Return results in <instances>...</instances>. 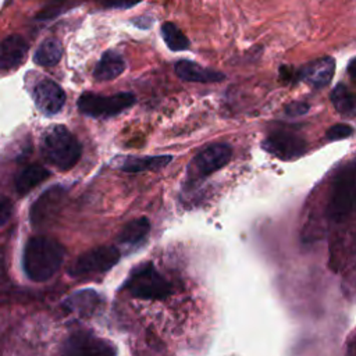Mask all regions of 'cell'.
Instances as JSON below:
<instances>
[{"instance_id": "16", "label": "cell", "mask_w": 356, "mask_h": 356, "mask_svg": "<svg viewBox=\"0 0 356 356\" xmlns=\"http://www.w3.org/2000/svg\"><path fill=\"white\" fill-rule=\"evenodd\" d=\"M50 175L49 170L40 164H29L21 168L15 177V189L18 193L24 195L39 185Z\"/></svg>"}, {"instance_id": "3", "label": "cell", "mask_w": 356, "mask_h": 356, "mask_svg": "<svg viewBox=\"0 0 356 356\" xmlns=\"http://www.w3.org/2000/svg\"><path fill=\"white\" fill-rule=\"evenodd\" d=\"M356 207V161L349 163L337 174L330 202L328 216L335 222L346 221Z\"/></svg>"}, {"instance_id": "10", "label": "cell", "mask_w": 356, "mask_h": 356, "mask_svg": "<svg viewBox=\"0 0 356 356\" xmlns=\"http://www.w3.org/2000/svg\"><path fill=\"white\" fill-rule=\"evenodd\" d=\"M232 149L228 143H214L203 149L195 157V170L200 177H207L222 168L231 159Z\"/></svg>"}, {"instance_id": "8", "label": "cell", "mask_w": 356, "mask_h": 356, "mask_svg": "<svg viewBox=\"0 0 356 356\" xmlns=\"http://www.w3.org/2000/svg\"><path fill=\"white\" fill-rule=\"evenodd\" d=\"M64 196L65 189L63 186H51L44 193H42L31 207L29 217L32 225L39 227L50 221L60 210Z\"/></svg>"}, {"instance_id": "17", "label": "cell", "mask_w": 356, "mask_h": 356, "mask_svg": "<svg viewBox=\"0 0 356 356\" xmlns=\"http://www.w3.org/2000/svg\"><path fill=\"white\" fill-rule=\"evenodd\" d=\"M172 160L170 154L149 156V157H124L120 160L118 167L127 172H140L147 170H159Z\"/></svg>"}, {"instance_id": "22", "label": "cell", "mask_w": 356, "mask_h": 356, "mask_svg": "<svg viewBox=\"0 0 356 356\" xmlns=\"http://www.w3.org/2000/svg\"><path fill=\"white\" fill-rule=\"evenodd\" d=\"M160 33L167 47L172 51L188 50L191 46V42L186 38V35L174 22H170V21L163 22L160 28Z\"/></svg>"}, {"instance_id": "18", "label": "cell", "mask_w": 356, "mask_h": 356, "mask_svg": "<svg viewBox=\"0 0 356 356\" xmlns=\"http://www.w3.org/2000/svg\"><path fill=\"white\" fill-rule=\"evenodd\" d=\"M100 303V296L92 289H83L65 299V307L79 316H89Z\"/></svg>"}, {"instance_id": "27", "label": "cell", "mask_w": 356, "mask_h": 356, "mask_svg": "<svg viewBox=\"0 0 356 356\" xmlns=\"http://www.w3.org/2000/svg\"><path fill=\"white\" fill-rule=\"evenodd\" d=\"M132 24L136 25L140 29H147L153 24V18H150L147 15H142V17H138V18L132 19Z\"/></svg>"}, {"instance_id": "5", "label": "cell", "mask_w": 356, "mask_h": 356, "mask_svg": "<svg viewBox=\"0 0 356 356\" xmlns=\"http://www.w3.org/2000/svg\"><path fill=\"white\" fill-rule=\"evenodd\" d=\"M134 103L135 96L127 92L113 96L83 93L78 100V108L89 117H111L129 108Z\"/></svg>"}, {"instance_id": "2", "label": "cell", "mask_w": 356, "mask_h": 356, "mask_svg": "<svg viewBox=\"0 0 356 356\" xmlns=\"http://www.w3.org/2000/svg\"><path fill=\"white\" fill-rule=\"evenodd\" d=\"M43 157L60 170L72 168L81 157V143L63 125L47 128L40 138Z\"/></svg>"}, {"instance_id": "20", "label": "cell", "mask_w": 356, "mask_h": 356, "mask_svg": "<svg viewBox=\"0 0 356 356\" xmlns=\"http://www.w3.org/2000/svg\"><path fill=\"white\" fill-rule=\"evenodd\" d=\"M63 54V47L61 43L57 39H46L39 44L33 54V60L36 64L43 65V67H50L54 65L60 61Z\"/></svg>"}, {"instance_id": "6", "label": "cell", "mask_w": 356, "mask_h": 356, "mask_svg": "<svg viewBox=\"0 0 356 356\" xmlns=\"http://www.w3.org/2000/svg\"><path fill=\"white\" fill-rule=\"evenodd\" d=\"M120 252L114 246H99L82 253L68 268L71 277H83L104 273L117 264Z\"/></svg>"}, {"instance_id": "4", "label": "cell", "mask_w": 356, "mask_h": 356, "mask_svg": "<svg viewBox=\"0 0 356 356\" xmlns=\"http://www.w3.org/2000/svg\"><path fill=\"white\" fill-rule=\"evenodd\" d=\"M124 288L134 298L147 300L165 299L172 291L171 284L150 263H145L134 268Z\"/></svg>"}, {"instance_id": "25", "label": "cell", "mask_w": 356, "mask_h": 356, "mask_svg": "<svg viewBox=\"0 0 356 356\" xmlns=\"http://www.w3.org/2000/svg\"><path fill=\"white\" fill-rule=\"evenodd\" d=\"M309 108H310V106L307 103H305V102H293V103H289L285 107V111L291 117H298V115L306 114Z\"/></svg>"}, {"instance_id": "21", "label": "cell", "mask_w": 356, "mask_h": 356, "mask_svg": "<svg viewBox=\"0 0 356 356\" xmlns=\"http://www.w3.org/2000/svg\"><path fill=\"white\" fill-rule=\"evenodd\" d=\"M331 102L335 110L342 115H356V95L345 85H337L331 92Z\"/></svg>"}, {"instance_id": "7", "label": "cell", "mask_w": 356, "mask_h": 356, "mask_svg": "<svg viewBox=\"0 0 356 356\" xmlns=\"http://www.w3.org/2000/svg\"><path fill=\"white\" fill-rule=\"evenodd\" d=\"M306 140L299 135L289 131H274L261 143L263 149L273 156L291 160L302 156L306 152Z\"/></svg>"}, {"instance_id": "1", "label": "cell", "mask_w": 356, "mask_h": 356, "mask_svg": "<svg viewBox=\"0 0 356 356\" xmlns=\"http://www.w3.org/2000/svg\"><path fill=\"white\" fill-rule=\"evenodd\" d=\"M65 250L49 236H32L24 249V271L32 281L42 282L51 278L64 260Z\"/></svg>"}, {"instance_id": "12", "label": "cell", "mask_w": 356, "mask_h": 356, "mask_svg": "<svg viewBox=\"0 0 356 356\" xmlns=\"http://www.w3.org/2000/svg\"><path fill=\"white\" fill-rule=\"evenodd\" d=\"M33 100L42 113L53 115L63 108L65 103V93L54 81L43 79L33 89Z\"/></svg>"}, {"instance_id": "14", "label": "cell", "mask_w": 356, "mask_h": 356, "mask_svg": "<svg viewBox=\"0 0 356 356\" xmlns=\"http://www.w3.org/2000/svg\"><path fill=\"white\" fill-rule=\"evenodd\" d=\"M175 74L188 82H200V83H209V82H218L225 78V75L220 71L202 67L200 64L191 61V60H179L174 65Z\"/></svg>"}, {"instance_id": "9", "label": "cell", "mask_w": 356, "mask_h": 356, "mask_svg": "<svg viewBox=\"0 0 356 356\" xmlns=\"http://www.w3.org/2000/svg\"><path fill=\"white\" fill-rule=\"evenodd\" d=\"M114 352L115 349L110 342L89 332L71 335L63 346V353L65 355H111Z\"/></svg>"}, {"instance_id": "13", "label": "cell", "mask_w": 356, "mask_h": 356, "mask_svg": "<svg viewBox=\"0 0 356 356\" xmlns=\"http://www.w3.org/2000/svg\"><path fill=\"white\" fill-rule=\"evenodd\" d=\"M28 54V43L19 35H10L0 42V71L19 67Z\"/></svg>"}, {"instance_id": "11", "label": "cell", "mask_w": 356, "mask_h": 356, "mask_svg": "<svg viewBox=\"0 0 356 356\" xmlns=\"http://www.w3.org/2000/svg\"><path fill=\"white\" fill-rule=\"evenodd\" d=\"M335 72V60L330 56L316 58L296 71V79L305 81L313 88L327 86Z\"/></svg>"}, {"instance_id": "19", "label": "cell", "mask_w": 356, "mask_h": 356, "mask_svg": "<svg viewBox=\"0 0 356 356\" xmlns=\"http://www.w3.org/2000/svg\"><path fill=\"white\" fill-rule=\"evenodd\" d=\"M150 229V222L146 217L135 218L125 224V227L121 229L118 241L124 245H136L142 242L146 235L149 234Z\"/></svg>"}, {"instance_id": "23", "label": "cell", "mask_w": 356, "mask_h": 356, "mask_svg": "<svg viewBox=\"0 0 356 356\" xmlns=\"http://www.w3.org/2000/svg\"><path fill=\"white\" fill-rule=\"evenodd\" d=\"M353 132V129L346 125V124H337L332 125L328 131H327V138L330 140H339V139H345L348 136H350Z\"/></svg>"}, {"instance_id": "28", "label": "cell", "mask_w": 356, "mask_h": 356, "mask_svg": "<svg viewBox=\"0 0 356 356\" xmlns=\"http://www.w3.org/2000/svg\"><path fill=\"white\" fill-rule=\"evenodd\" d=\"M348 74L356 81V57H353L348 64Z\"/></svg>"}, {"instance_id": "26", "label": "cell", "mask_w": 356, "mask_h": 356, "mask_svg": "<svg viewBox=\"0 0 356 356\" xmlns=\"http://www.w3.org/2000/svg\"><path fill=\"white\" fill-rule=\"evenodd\" d=\"M13 214V204L7 197H0V227L4 225Z\"/></svg>"}, {"instance_id": "24", "label": "cell", "mask_w": 356, "mask_h": 356, "mask_svg": "<svg viewBox=\"0 0 356 356\" xmlns=\"http://www.w3.org/2000/svg\"><path fill=\"white\" fill-rule=\"evenodd\" d=\"M103 8H131L142 0H97Z\"/></svg>"}, {"instance_id": "15", "label": "cell", "mask_w": 356, "mask_h": 356, "mask_svg": "<svg viewBox=\"0 0 356 356\" xmlns=\"http://www.w3.org/2000/svg\"><path fill=\"white\" fill-rule=\"evenodd\" d=\"M124 70H125L124 57L114 50H108L102 56V58L96 64L93 76L97 81H110L121 75Z\"/></svg>"}]
</instances>
